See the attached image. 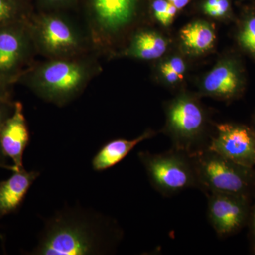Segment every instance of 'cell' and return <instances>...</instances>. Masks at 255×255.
<instances>
[{"mask_svg": "<svg viewBox=\"0 0 255 255\" xmlns=\"http://www.w3.org/2000/svg\"><path fill=\"white\" fill-rule=\"evenodd\" d=\"M0 168H1V166H0Z\"/></svg>", "mask_w": 255, "mask_h": 255, "instance_id": "cell-29", "label": "cell"}, {"mask_svg": "<svg viewBox=\"0 0 255 255\" xmlns=\"http://www.w3.org/2000/svg\"><path fill=\"white\" fill-rule=\"evenodd\" d=\"M38 171L23 168L0 181V219L16 212L24 201L30 188L39 177Z\"/></svg>", "mask_w": 255, "mask_h": 255, "instance_id": "cell-14", "label": "cell"}, {"mask_svg": "<svg viewBox=\"0 0 255 255\" xmlns=\"http://www.w3.org/2000/svg\"><path fill=\"white\" fill-rule=\"evenodd\" d=\"M201 87L203 93L210 97L224 100L237 98L245 87L241 63L232 57L220 60L204 76Z\"/></svg>", "mask_w": 255, "mask_h": 255, "instance_id": "cell-10", "label": "cell"}, {"mask_svg": "<svg viewBox=\"0 0 255 255\" xmlns=\"http://www.w3.org/2000/svg\"><path fill=\"white\" fill-rule=\"evenodd\" d=\"M209 150L235 163L253 169L255 167L254 130L253 128L242 124H219Z\"/></svg>", "mask_w": 255, "mask_h": 255, "instance_id": "cell-9", "label": "cell"}, {"mask_svg": "<svg viewBox=\"0 0 255 255\" xmlns=\"http://www.w3.org/2000/svg\"><path fill=\"white\" fill-rule=\"evenodd\" d=\"M179 38L189 54L200 55L214 48L216 34L214 25L203 20H196L182 28Z\"/></svg>", "mask_w": 255, "mask_h": 255, "instance_id": "cell-16", "label": "cell"}, {"mask_svg": "<svg viewBox=\"0 0 255 255\" xmlns=\"http://www.w3.org/2000/svg\"><path fill=\"white\" fill-rule=\"evenodd\" d=\"M252 232H253V244H254V249L255 251V205L254 211H253V228H252Z\"/></svg>", "mask_w": 255, "mask_h": 255, "instance_id": "cell-26", "label": "cell"}, {"mask_svg": "<svg viewBox=\"0 0 255 255\" xmlns=\"http://www.w3.org/2000/svg\"><path fill=\"white\" fill-rule=\"evenodd\" d=\"M151 9L156 21L163 26H170L179 11L167 0H153Z\"/></svg>", "mask_w": 255, "mask_h": 255, "instance_id": "cell-19", "label": "cell"}, {"mask_svg": "<svg viewBox=\"0 0 255 255\" xmlns=\"http://www.w3.org/2000/svg\"><path fill=\"white\" fill-rule=\"evenodd\" d=\"M194 157L196 177L211 192L248 196L255 180L253 169L209 150L196 154Z\"/></svg>", "mask_w": 255, "mask_h": 255, "instance_id": "cell-5", "label": "cell"}, {"mask_svg": "<svg viewBox=\"0 0 255 255\" xmlns=\"http://www.w3.org/2000/svg\"><path fill=\"white\" fill-rule=\"evenodd\" d=\"M253 124H254V126H253V130H254L255 133V117L254 119V122H253Z\"/></svg>", "mask_w": 255, "mask_h": 255, "instance_id": "cell-28", "label": "cell"}, {"mask_svg": "<svg viewBox=\"0 0 255 255\" xmlns=\"http://www.w3.org/2000/svg\"><path fill=\"white\" fill-rule=\"evenodd\" d=\"M14 84L0 77V100L12 99Z\"/></svg>", "mask_w": 255, "mask_h": 255, "instance_id": "cell-24", "label": "cell"}, {"mask_svg": "<svg viewBox=\"0 0 255 255\" xmlns=\"http://www.w3.org/2000/svg\"><path fill=\"white\" fill-rule=\"evenodd\" d=\"M138 156L154 187L164 194H173L195 184L194 166L181 154L151 155L140 152Z\"/></svg>", "mask_w": 255, "mask_h": 255, "instance_id": "cell-7", "label": "cell"}, {"mask_svg": "<svg viewBox=\"0 0 255 255\" xmlns=\"http://www.w3.org/2000/svg\"><path fill=\"white\" fill-rule=\"evenodd\" d=\"M28 19L0 27V77L14 85L36 61L37 53Z\"/></svg>", "mask_w": 255, "mask_h": 255, "instance_id": "cell-6", "label": "cell"}, {"mask_svg": "<svg viewBox=\"0 0 255 255\" xmlns=\"http://www.w3.org/2000/svg\"><path fill=\"white\" fill-rule=\"evenodd\" d=\"M30 141V132L23 104L15 102L14 112L0 132V145L4 155L11 159L18 171L24 168L23 154Z\"/></svg>", "mask_w": 255, "mask_h": 255, "instance_id": "cell-12", "label": "cell"}, {"mask_svg": "<svg viewBox=\"0 0 255 255\" xmlns=\"http://www.w3.org/2000/svg\"><path fill=\"white\" fill-rule=\"evenodd\" d=\"M21 1H25V2L29 3V4H31V0H21Z\"/></svg>", "mask_w": 255, "mask_h": 255, "instance_id": "cell-27", "label": "cell"}, {"mask_svg": "<svg viewBox=\"0 0 255 255\" xmlns=\"http://www.w3.org/2000/svg\"><path fill=\"white\" fill-rule=\"evenodd\" d=\"M119 239L118 230L103 214L80 206H66L45 219L36 246L26 254L107 255Z\"/></svg>", "mask_w": 255, "mask_h": 255, "instance_id": "cell-1", "label": "cell"}, {"mask_svg": "<svg viewBox=\"0 0 255 255\" xmlns=\"http://www.w3.org/2000/svg\"><path fill=\"white\" fill-rule=\"evenodd\" d=\"M205 112L196 99L182 95L174 99L167 110V130L178 149H190L205 128Z\"/></svg>", "mask_w": 255, "mask_h": 255, "instance_id": "cell-8", "label": "cell"}, {"mask_svg": "<svg viewBox=\"0 0 255 255\" xmlns=\"http://www.w3.org/2000/svg\"><path fill=\"white\" fill-rule=\"evenodd\" d=\"M79 0H36L38 11H68L78 7Z\"/></svg>", "mask_w": 255, "mask_h": 255, "instance_id": "cell-21", "label": "cell"}, {"mask_svg": "<svg viewBox=\"0 0 255 255\" xmlns=\"http://www.w3.org/2000/svg\"><path fill=\"white\" fill-rule=\"evenodd\" d=\"M186 62L181 57L174 55L167 58L163 63L161 64L159 68L167 69L173 73L177 74L179 76L184 79L186 72H187V65Z\"/></svg>", "mask_w": 255, "mask_h": 255, "instance_id": "cell-22", "label": "cell"}, {"mask_svg": "<svg viewBox=\"0 0 255 255\" xmlns=\"http://www.w3.org/2000/svg\"><path fill=\"white\" fill-rule=\"evenodd\" d=\"M126 41L125 46L112 56L154 60L163 56L169 47V41L163 35L147 28L135 30Z\"/></svg>", "mask_w": 255, "mask_h": 255, "instance_id": "cell-13", "label": "cell"}, {"mask_svg": "<svg viewBox=\"0 0 255 255\" xmlns=\"http://www.w3.org/2000/svg\"><path fill=\"white\" fill-rule=\"evenodd\" d=\"M145 0H79L84 27L98 54L112 55L114 48L135 31Z\"/></svg>", "mask_w": 255, "mask_h": 255, "instance_id": "cell-3", "label": "cell"}, {"mask_svg": "<svg viewBox=\"0 0 255 255\" xmlns=\"http://www.w3.org/2000/svg\"><path fill=\"white\" fill-rule=\"evenodd\" d=\"M14 108L15 102L12 100V99L0 100V132L6 121L14 112ZM7 159L1 150V145H0V166L1 168L7 169L11 172L18 171L14 164L7 163Z\"/></svg>", "mask_w": 255, "mask_h": 255, "instance_id": "cell-20", "label": "cell"}, {"mask_svg": "<svg viewBox=\"0 0 255 255\" xmlns=\"http://www.w3.org/2000/svg\"><path fill=\"white\" fill-rule=\"evenodd\" d=\"M248 213L246 195L212 193L210 198V221L220 236H227L239 230L244 224Z\"/></svg>", "mask_w": 255, "mask_h": 255, "instance_id": "cell-11", "label": "cell"}, {"mask_svg": "<svg viewBox=\"0 0 255 255\" xmlns=\"http://www.w3.org/2000/svg\"><path fill=\"white\" fill-rule=\"evenodd\" d=\"M99 55L92 52L75 58L36 60L16 84L27 87L45 102L63 107L78 98L102 71Z\"/></svg>", "mask_w": 255, "mask_h": 255, "instance_id": "cell-2", "label": "cell"}, {"mask_svg": "<svg viewBox=\"0 0 255 255\" xmlns=\"http://www.w3.org/2000/svg\"><path fill=\"white\" fill-rule=\"evenodd\" d=\"M28 26L37 55L45 59L75 58L95 52L85 27L66 11H33Z\"/></svg>", "mask_w": 255, "mask_h": 255, "instance_id": "cell-4", "label": "cell"}, {"mask_svg": "<svg viewBox=\"0 0 255 255\" xmlns=\"http://www.w3.org/2000/svg\"><path fill=\"white\" fill-rule=\"evenodd\" d=\"M242 49L255 60V11L247 12L242 19L237 34Z\"/></svg>", "mask_w": 255, "mask_h": 255, "instance_id": "cell-18", "label": "cell"}, {"mask_svg": "<svg viewBox=\"0 0 255 255\" xmlns=\"http://www.w3.org/2000/svg\"><path fill=\"white\" fill-rule=\"evenodd\" d=\"M170 4L174 5L178 10L184 9L191 0H167Z\"/></svg>", "mask_w": 255, "mask_h": 255, "instance_id": "cell-25", "label": "cell"}, {"mask_svg": "<svg viewBox=\"0 0 255 255\" xmlns=\"http://www.w3.org/2000/svg\"><path fill=\"white\" fill-rule=\"evenodd\" d=\"M33 11L31 4L21 0H0V27L24 21Z\"/></svg>", "mask_w": 255, "mask_h": 255, "instance_id": "cell-17", "label": "cell"}, {"mask_svg": "<svg viewBox=\"0 0 255 255\" xmlns=\"http://www.w3.org/2000/svg\"><path fill=\"white\" fill-rule=\"evenodd\" d=\"M153 135V131L147 130L134 139L117 138L107 142L94 156L92 169L96 172H102L113 167L122 162L139 143Z\"/></svg>", "mask_w": 255, "mask_h": 255, "instance_id": "cell-15", "label": "cell"}, {"mask_svg": "<svg viewBox=\"0 0 255 255\" xmlns=\"http://www.w3.org/2000/svg\"><path fill=\"white\" fill-rule=\"evenodd\" d=\"M231 14V4L230 0H219L214 9L209 14L214 18H227Z\"/></svg>", "mask_w": 255, "mask_h": 255, "instance_id": "cell-23", "label": "cell"}]
</instances>
